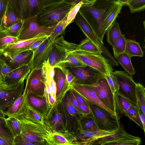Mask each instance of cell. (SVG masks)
<instances>
[{
  "label": "cell",
  "mask_w": 145,
  "mask_h": 145,
  "mask_svg": "<svg viewBox=\"0 0 145 145\" xmlns=\"http://www.w3.org/2000/svg\"></svg>",
  "instance_id": "003e7915"
},
{
  "label": "cell",
  "mask_w": 145,
  "mask_h": 145,
  "mask_svg": "<svg viewBox=\"0 0 145 145\" xmlns=\"http://www.w3.org/2000/svg\"><path fill=\"white\" fill-rule=\"evenodd\" d=\"M139 111L140 117L141 122L144 129H145V114H144L142 111L140 110L139 109Z\"/></svg>",
  "instance_id": "6f0895ef"
},
{
  "label": "cell",
  "mask_w": 145,
  "mask_h": 145,
  "mask_svg": "<svg viewBox=\"0 0 145 145\" xmlns=\"http://www.w3.org/2000/svg\"><path fill=\"white\" fill-rule=\"evenodd\" d=\"M46 37H49L39 36L29 39L19 40L8 46L1 52H3L12 57L22 52L29 50L30 46L33 43Z\"/></svg>",
  "instance_id": "e0dca14e"
},
{
  "label": "cell",
  "mask_w": 145,
  "mask_h": 145,
  "mask_svg": "<svg viewBox=\"0 0 145 145\" xmlns=\"http://www.w3.org/2000/svg\"><path fill=\"white\" fill-rule=\"evenodd\" d=\"M48 98L49 103L51 105H53L55 103L56 101V99L50 93L48 94Z\"/></svg>",
  "instance_id": "91938a15"
},
{
  "label": "cell",
  "mask_w": 145,
  "mask_h": 145,
  "mask_svg": "<svg viewBox=\"0 0 145 145\" xmlns=\"http://www.w3.org/2000/svg\"><path fill=\"white\" fill-rule=\"evenodd\" d=\"M6 126L13 138L21 134L20 122L18 119L11 116L5 119Z\"/></svg>",
  "instance_id": "f1b7e54d"
},
{
  "label": "cell",
  "mask_w": 145,
  "mask_h": 145,
  "mask_svg": "<svg viewBox=\"0 0 145 145\" xmlns=\"http://www.w3.org/2000/svg\"><path fill=\"white\" fill-rule=\"evenodd\" d=\"M131 57L130 56L125 52L119 54L115 58L125 72L132 75L135 74V72L131 61Z\"/></svg>",
  "instance_id": "83f0119b"
},
{
  "label": "cell",
  "mask_w": 145,
  "mask_h": 145,
  "mask_svg": "<svg viewBox=\"0 0 145 145\" xmlns=\"http://www.w3.org/2000/svg\"><path fill=\"white\" fill-rule=\"evenodd\" d=\"M131 57L133 56L143 57V52L139 42L135 40L126 39L125 52Z\"/></svg>",
  "instance_id": "484cf974"
},
{
  "label": "cell",
  "mask_w": 145,
  "mask_h": 145,
  "mask_svg": "<svg viewBox=\"0 0 145 145\" xmlns=\"http://www.w3.org/2000/svg\"><path fill=\"white\" fill-rule=\"evenodd\" d=\"M116 131L100 130L96 131H88L80 130L78 136L79 141L78 142V144L92 145L94 142L99 138L112 134Z\"/></svg>",
  "instance_id": "d6986e66"
},
{
  "label": "cell",
  "mask_w": 145,
  "mask_h": 145,
  "mask_svg": "<svg viewBox=\"0 0 145 145\" xmlns=\"http://www.w3.org/2000/svg\"><path fill=\"white\" fill-rule=\"evenodd\" d=\"M69 142L64 136L61 134L55 132L52 135L51 142L52 144L68 145L70 144Z\"/></svg>",
  "instance_id": "ee69618b"
},
{
  "label": "cell",
  "mask_w": 145,
  "mask_h": 145,
  "mask_svg": "<svg viewBox=\"0 0 145 145\" xmlns=\"http://www.w3.org/2000/svg\"><path fill=\"white\" fill-rule=\"evenodd\" d=\"M23 21L21 20L11 26L4 28L3 29L4 32L8 36L18 38L22 28Z\"/></svg>",
  "instance_id": "ab89813d"
},
{
  "label": "cell",
  "mask_w": 145,
  "mask_h": 145,
  "mask_svg": "<svg viewBox=\"0 0 145 145\" xmlns=\"http://www.w3.org/2000/svg\"><path fill=\"white\" fill-rule=\"evenodd\" d=\"M70 97L69 99L72 104L79 112H81L78 103L74 97L72 91L70 94Z\"/></svg>",
  "instance_id": "db71d44e"
},
{
  "label": "cell",
  "mask_w": 145,
  "mask_h": 145,
  "mask_svg": "<svg viewBox=\"0 0 145 145\" xmlns=\"http://www.w3.org/2000/svg\"><path fill=\"white\" fill-rule=\"evenodd\" d=\"M35 145L32 142H27L25 141L20 135L14 138L13 145Z\"/></svg>",
  "instance_id": "f907efd6"
},
{
  "label": "cell",
  "mask_w": 145,
  "mask_h": 145,
  "mask_svg": "<svg viewBox=\"0 0 145 145\" xmlns=\"http://www.w3.org/2000/svg\"><path fill=\"white\" fill-rule=\"evenodd\" d=\"M78 50L84 51L101 54V52L99 48L90 40L87 37L78 44Z\"/></svg>",
  "instance_id": "e575fe53"
},
{
  "label": "cell",
  "mask_w": 145,
  "mask_h": 145,
  "mask_svg": "<svg viewBox=\"0 0 145 145\" xmlns=\"http://www.w3.org/2000/svg\"><path fill=\"white\" fill-rule=\"evenodd\" d=\"M0 145H10V144L8 142L0 137Z\"/></svg>",
  "instance_id": "e7e4bbea"
},
{
  "label": "cell",
  "mask_w": 145,
  "mask_h": 145,
  "mask_svg": "<svg viewBox=\"0 0 145 145\" xmlns=\"http://www.w3.org/2000/svg\"><path fill=\"white\" fill-rule=\"evenodd\" d=\"M20 122V135L26 142L35 144H43L45 141L50 144L52 133L45 126L25 118L19 119Z\"/></svg>",
  "instance_id": "3957f363"
},
{
  "label": "cell",
  "mask_w": 145,
  "mask_h": 145,
  "mask_svg": "<svg viewBox=\"0 0 145 145\" xmlns=\"http://www.w3.org/2000/svg\"><path fill=\"white\" fill-rule=\"evenodd\" d=\"M24 80L0 91V110L5 112L24 92Z\"/></svg>",
  "instance_id": "7c38bea8"
},
{
  "label": "cell",
  "mask_w": 145,
  "mask_h": 145,
  "mask_svg": "<svg viewBox=\"0 0 145 145\" xmlns=\"http://www.w3.org/2000/svg\"><path fill=\"white\" fill-rule=\"evenodd\" d=\"M83 4V1H81L76 5L70 10L67 17V21L65 26L66 28L71 23L74 22V20L81 6Z\"/></svg>",
  "instance_id": "7bdbcfd3"
},
{
  "label": "cell",
  "mask_w": 145,
  "mask_h": 145,
  "mask_svg": "<svg viewBox=\"0 0 145 145\" xmlns=\"http://www.w3.org/2000/svg\"><path fill=\"white\" fill-rule=\"evenodd\" d=\"M84 0H63V1L66 3H74L77 4L80 2L83 1Z\"/></svg>",
  "instance_id": "6125c7cd"
},
{
  "label": "cell",
  "mask_w": 145,
  "mask_h": 145,
  "mask_svg": "<svg viewBox=\"0 0 145 145\" xmlns=\"http://www.w3.org/2000/svg\"><path fill=\"white\" fill-rule=\"evenodd\" d=\"M40 3L43 6L53 3L60 2L63 0H39Z\"/></svg>",
  "instance_id": "9f6ffc18"
},
{
  "label": "cell",
  "mask_w": 145,
  "mask_h": 145,
  "mask_svg": "<svg viewBox=\"0 0 145 145\" xmlns=\"http://www.w3.org/2000/svg\"><path fill=\"white\" fill-rule=\"evenodd\" d=\"M0 137L8 142L10 145H13L14 138L6 126L5 119L0 118Z\"/></svg>",
  "instance_id": "f35d334b"
},
{
  "label": "cell",
  "mask_w": 145,
  "mask_h": 145,
  "mask_svg": "<svg viewBox=\"0 0 145 145\" xmlns=\"http://www.w3.org/2000/svg\"><path fill=\"white\" fill-rule=\"evenodd\" d=\"M114 96L116 114L120 119L122 116L123 112L127 110L132 103L118 91L114 94Z\"/></svg>",
  "instance_id": "44dd1931"
},
{
  "label": "cell",
  "mask_w": 145,
  "mask_h": 145,
  "mask_svg": "<svg viewBox=\"0 0 145 145\" xmlns=\"http://www.w3.org/2000/svg\"><path fill=\"white\" fill-rule=\"evenodd\" d=\"M54 70V79L57 87V97L61 92L69 88V86L67 82L65 75L62 70L59 68L55 67Z\"/></svg>",
  "instance_id": "7402d4cb"
},
{
  "label": "cell",
  "mask_w": 145,
  "mask_h": 145,
  "mask_svg": "<svg viewBox=\"0 0 145 145\" xmlns=\"http://www.w3.org/2000/svg\"><path fill=\"white\" fill-rule=\"evenodd\" d=\"M86 102L97 125L101 130L115 131L118 130L120 123L118 117L113 116L99 107Z\"/></svg>",
  "instance_id": "5b68a950"
},
{
  "label": "cell",
  "mask_w": 145,
  "mask_h": 145,
  "mask_svg": "<svg viewBox=\"0 0 145 145\" xmlns=\"http://www.w3.org/2000/svg\"><path fill=\"white\" fill-rule=\"evenodd\" d=\"M112 74L116 77L119 85L118 91L137 106V83L133 80L132 75L121 71H115Z\"/></svg>",
  "instance_id": "9c48e42d"
},
{
  "label": "cell",
  "mask_w": 145,
  "mask_h": 145,
  "mask_svg": "<svg viewBox=\"0 0 145 145\" xmlns=\"http://www.w3.org/2000/svg\"><path fill=\"white\" fill-rule=\"evenodd\" d=\"M106 80L113 94L119 90V86L116 77L112 74L110 75L105 74Z\"/></svg>",
  "instance_id": "f6af8a7d"
},
{
  "label": "cell",
  "mask_w": 145,
  "mask_h": 145,
  "mask_svg": "<svg viewBox=\"0 0 145 145\" xmlns=\"http://www.w3.org/2000/svg\"><path fill=\"white\" fill-rule=\"evenodd\" d=\"M78 12L103 43V26L105 20L117 2L116 0H84Z\"/></svg>",
  "instance_id": "6da1fadb"
},
{
  "label": "cell",
  "mask_w": 145,
  "mask_h": 145,
  "mask_svg": "<svg viewBox=\"0 0 145 145\" xmlns=\"http://www.w3.org/2000/svg\"><path fill=\"white\" fill-rule=\"evenodd\" d=\"M54 44L49 37L46 39L37 50L33 52L29 65L31 69L41 68L43 63L48 59Z\"/></svg>",
  "instance_id": "9a60e30c"
},
{
  "label": "cell",
  "mask_w": 145,
  "mask_h": 145,
  "mask_svg": "<svg viewBox=\"0 0 145 145\" xmlns=\"http://www.w3.org/2000/svg\"><path fill=\"white\" fill-rule=\"evenodd\" d=\"M64 73L66 80L69 86L74 83L75 79V76L67 68H60Z\"/></svg>",
  "instance_id": "7dc6e473"
},
{
  "label": "cell",
  "mask_w": 145,
  "mask_h": 145,
  "mask_svg": "<svg viewBox=\"0 0 145 145\" xmlns=\"http://www.w3.org/2000/svg\"><path fill=\"white\" fill-rule=\"evenodd\" d=\"M19 40L17 37L7 35L4 32L2 27H0V52L8 46Z\"/></svg>",
  "instance_id": "d590c367"
},
{
  "label": "cell",
  "mask_w": 145,
  "mask_h": 145,
  "mask_svg": "<svg viewBox=\"0 0 145 145\" xmlns=\"http://www.w3.org/2000/svg\"><path fill=\"white\" fill-rule=\"evenodd\" d=\"M126 133L123 125L120 123L119 129L114 133L99 138L94 142L92 145H110L112 142L124 135Z\"/></svg>",
  "instance_id": "603a6c76"
},
{
  "label": "cell",
  "mask_w": 145,
  "mask_h": 145,
  "mask_svg": "<svg viewBox=\"0 0 145 145\" xmlns=\"http://www.w3.org/2000/svg\"><path fill=\"white\" fill-rule=\"evenodd\" d=\"M79 106L82 113L85 115L91 114V110L88 105L78 103Z\"/></svg>",
  "instance_id": "816d5d0a"
},
{
  "label": "cell",
  "mask_w": 145,
  "mask_h": 145,
  "mask_svg": "<svg viewBox=\"0 0 145 145\" xmlns=\"http://www.w3.org/2000/svg\"><path fill=\"white\" fill-rule=\"evenodd\" d=\"M70 53L79 60L105 74L110 75L113 69L101 54L77 50Z\"/></svg>",
  "instance_id": "277c9868"
},
{
  "label": "cell",
  "mask_w": 145,
  "mask_h": 145,
  "mask_svg": "<svg viewBox=\"0 0 145 145\" xmlns=\"http://www.w3.org/2000/svg\"><path fill=\"white\" fill-rule=\"evenodd\" d=\"M145 88L142 84L137 83L136 96L137 100V106L145 114Z\"/></svg>",
  "instance_id": "836d02e7"
},
{
  "label": "cell",
  "mask_w": 145,
  "mask_h": 145,
  "mask_svg": "<svg viewBox=\"0 0 145 145\" xmlns=\"http://www.w3.org/2000/svg\"><path fill=\"white\" fill-rule=\"evenodd\" d=\"M69 70L75 76L74 83L88 85L105 77L104 75L88 66L83 67H69Z\"/></svg>",
  "instance_id": "8fae6325"
},
{
  "label": "cell",
  "mask_w": 145,
  "mask_h": 145,
  "mask_svg": "<svg viewBox=\"0 0 145 145\" xmlns=\"http://www.w3.org/2000/svg\"><path fill=\"white\" fill-rule=\"evenodd\" d=\"M74 21L79 26L86 37L90 40L99 48L101 55L108 62L111 63L114 62L115 58L104 43L101 41L89 24L79 12L76 15Z\"/></svg>",
  "instance_id": "ba28073f"
},
{
  "label": "cell",
  "mask_w": 145,
  "mask_h": 145,
  "mask_svg": "<svg viewBox=\"0 0 145 145\" xmlns=\"http://www.w3.org/2000/svg\"><path fill=\"white\" fill-rule=\"evenodd\" d=\"M41 68L31 69L26 78L24 89L26 92L31 93L41 98L45 94V84L42 80Z\"/></svg>",
  "instance_id": "4fadbf2b"
},
{
  "label": "cell",
  "mask_w": 145,
  "mask_h": 145,
  "mask_svg": "<svg viewBox=\"0 0 145 145\" xmlns=\"http://www.w3.org/2000/svg\"><path fill=\"white\" fill-rule=\"evenodd\" d=\"M8 0H0V27H2V22L6 11Z\"/></svg>",
  "instance_id": "681fc988"
},
{
  "label": "cell",
  "mask_w": 145,
  "mask_h": 145,
  "mask_svg": "<svg viewBox=\"0 0 145 145\" xmlns=\"http://www.w3.org/2000/svg\"><path fill=\"white\" fill-rule=\"evenodd\" d=\"M131 0H116L123 6H126V4Z\"/></svg>",
  "instance_id": "be15d7a7"
},
{
  "label": "cell",
  "mask_w": 145,
  "mask_h": 145,
  "mask_svg": "<svg viewBox=\"0 0 145 145\" xmlns=\"http://www.w3.org/2000/svg\"><path fill=\"white\" fill-rule=\"evenodd\" d=\"M76 5L63 1L44 6L36 15L37 22L42 26H54L61 21Z\"/></svg>",
  "instance_id": "7a4b0ae2"
},
{
  "label": "cell",
  "mask_w": 145,
  "mask_h": 145,
  "mask_svg": "<svg viewBox=\"0 0 145 145\" xmlns=\"http://www.w3.org/2000/svg\"><path fill=\"white\" fill-rule=\"evenodd\" d=\"M85 85L94 91L103 103L116 115L114 94L105 77Z\"/></svg>",
  "instance_id": "30bf717a"
},
{
  "label": "cell",
  "mask_w": 145,
  "mask_h": 145,
  "mask_svg": "<svg viewBox=\"0 0 145 145\" xmlns=\"http://www.w3.org/2000/svg\"><path fill=\"white\" fill-rule=\"evenodd\" d=\"M123 6L117 1V2L105 19L103 26V31L104 34L107 29L115 20L118 14L120 13Z\"/></svg>",
  "instance_id": "4dcf8cb0"
},
{
  "label": "cell",
  "mask_w": 145,
  "mask_h": 145,
  "mask_svg": "<svg viewBox=\"0 0 145 145\" xmlns=\"http://www.w3.org/2000/svg\"><path fill=\"white\" fill-rule=\"evenodd\" d=\"M8 5L22 20L36 16L44 7L39 0H8Z\"/></svg>",
  "instance_id": "8992f818"
},
{
  "label": "cell",
  "mask_w": 145,
  "mask_h": 145,
  "mask_svg": "<svg viewBox=\"0 0 145 145\" xmlns=\"http://www.w3.org/2000/svg\"><path fill=\"white\" fill-rule=\"evenodd\" d=\"M5 63V61L0 57V80L3 81L2 74V70Z\"/></svg>",
  "instance_id": "94428289"
},
{
  "label": "cell",
  "mask_w": 145,
  "mask_h": 145,
  "mask_svg": "<svg viewBox=\"0 0 145 145\" xmlns=\"http://www.w3.org/2000/svg\"><path fill=\"white\" fill-rule=\"evenodd\" d=\"M126 39L124 35L121 33L112 46L114 56L115 58L119 54L125 52Z\"/></svg>",
  "instance_id": "8d00e7d4"
},
{
  "label": "cell",
  "mask_w": 145,
  "mask_h": 145,
  "mask_svg": "<svg viewBox=\"0 0 145 145\" xmlns=\"http://www.w3.org/2000/svg\"><path fill=\"white\" fill-rule=\"evenodd\" d=\"M81 129L84 131H96L100 130L97 125L91 114L83 116L80 119Z\"/></svg>",
  "instance_id": "4316f807"
},
{
  "label": "cell",
  "mask_w": 145,
  "mask_h": 145,
  "mask_svg": "<svg viewBox=\"0 0 145 145\" xmlns=\"http://www.w3.org/2000/svg\"><path fill=\"white\" fill-rule=\"evenodd\" d=\"M11 85H9L4 81L0 80V91L8 88Z\"/></svg>",
  "instance_id": "680465c9"
},
{
  "label": "cell",
  "mask_w": 145,
  "mask_h": 145,
  "mask_svg": "<svg viewBox=\"0 0 145 145\" xmlns=\"http://www.w3.org/2000/svg\"><path fill=\"white\" fill-rule=\"evenodd\" d=\"M26 93L27 103L31 107L35 109L40 108L42 107L45 104L46 100L45 99L37 98L31 93Z\"/></svg>",
  "instance_id": "60d3db41"
},
{
  "label": "cell",
  "mask_w": 145,
  "mask_h": 145,
  "mask_svg": "<svg viewBox=\"0 0 145 145\" xmlns=\"http://www.w3.org/2000/svg\"><path fill=\"white\" fill-rule=\"evenodd\" d=\"M123 114L127 117L131 121L137 124L145 133V129L143 127L140 118L139 109L136 106L132 103L128 109L123 112Z\"/></svg>",
  "instance_id": "1f68e13d"
},
{
  "label": "cell",
  "mask_w": 145,
  "mask_h": 145,
  "mask_svg": "<svg viewBox=\"0 0 145 145\" xmlns=\"http://www.w3.org/2000/svg\"><path fill=\"white\" fill-rule=\"evenodd\" d=\"M68 14L57 25L53 30L49 37L54 42L55 39L59 36L65 34V26L67 21Z\"/></svg>",
  "instance_id": "74e56055"
},
{
  "label": "cell",
  "mask_w": 145,
  "mask_h": 145,
  "mask_svg": "<svg viewBox=\"0 0 145 145\" xmlns=\"http://www.w3.org/2000/svg\"><path fill=\"white\" fill-rule=\"evenodd\" d=\"M33 55V52L28 50L12 57L3 52H0V57L12 70L24 65H29Z\"/></svg>",
  "instance_id": "2e32d148"
},
{
  "label": "cell",
  "mask_w": 145,
  "mask_h": 145,
  "mask_svg": "<svg viewBox=\"0 0 145 145\" xmlns=\"http://www.w3.org/2000/svg\"><path fill=\"white\" fill-rule=\"evenodd\" d=\"M27 104L26 94L24 90L23 93L7 109L5 112L6 116H14L18 118L26 111Z\"/></svg>",
  "instance_id": "ac0fdd59"
},
{
  "label": "cell",
  "mask_w": 145,
  "mask_h": 145,
  "mask_svg": "<svg viewBox=\"0 0 145 145\" xmlns=\"http://www.w3.org/2000/svg\"><path fill=\"white\" fill-rule=\"evenodd\" d=\"M72 91L78 103L88 105L86 101L81 96L75 92L73 91Z\"/></svg>",
  "instance_id": "11a10c76"
},
{
  "label": "cell",
  "mask_w": 145,
  "mask_h": 145,
  "mask_svg": "<svg viewBox=\"0 0 145 145\" xmlns=\"http://www.w3.org/2000/svg\"><path fill=\"white\" fill-rule=\"evenodd\" d=\"M87 66L79 60L71 53L66 58L56 66L55 67L63 68L68 67H83Z\"/></svg>",
  "instance_id": "d6a6232c"
},
{
  "label": "cell",
  "mask_w": 145,
  "mask_h": 145,
  "mask_svg": "<svg viewBox=\"0 0 145 145\" xmlns=\"http://www.w3.org/2000/svg\"><path fill=\"white\" fill-rule=\"evenodd\" d=\"M67 56L54 44L48 57L49 63L54 68L60 63L64 60Z\"/></svg>",
  "instance_id": "cb8c5ba5"
},
{
  "label": "cell",
  "mask_w": 145,
  "mask_h": 145,
  "mask_svg": "<svg viewBox=\"0 0 145 145\" xmlns=\"http://www.w3.org/2000/svg\"><path fill=\"white\" fill-rule=\"evenodd\" d=\"M6 115L5 113L0 110V118L3 119H5Z\"/></svg>",
  "instance_id": "03108f58"
},
{
  "label": "cell",
  "mask_w": 145,
  "mask_h": 145,
  "mask_svg": "<svg viewBox=\"0 0 145 145\" xmlns=\"http://www.w3.org/2000/svg\"><path fill=\"white\" fill-rule=\"evenodd\" d=\"M126 6L129 7L131 13L143 11L145 8V0H131Z\"/></svg>",
  "instance_id": "b9f144b4"
},
{
  "label": "cell",
  "mask_w": 145,
  "mask_h": 145,
  "mask_svg": "<svg viewBox=\"0 0 145 145\" xmlns=\"http://www.w3.org/2000/svg\"><path fill=\"white\" fill-rule=\"evenodd\" d=\"M69 88L79 95L86 101L96 105L112 115L117 117L100 100L95 91L85 85L73 83L70 86Z\"/></svg>",
  "instance_id": "5bb4252c"
},
{
  "label": "cell",
  "mask_w": 145,
  "mask_h": 145,
  "mask_svg": "<svg viewBox=\"0 0 145 145\" xmlns=\"http://www.w3.org/2000/svg\"><path fill=\"white\" fill-rule=\"evenodd\" d=\"M49 37H44L41 39L37 41L32 44L29 47V50L32 51L33 52L35 51L45 40Z\"/></svg>",
  "instance_id": "f5cc1de1"
},
{
  "label": "cell",
  "mask_w": 145,
  "mask_h": 145,
  "mask_svg": "<svg viewBox=\"0 0 145 145\" xmlns=\"http://www.w3.org/2000/svg\"><path fill=\"white\" fill-rule=\"evenodd\" d=\"M31 70L29 65L13 69L5 76L4 81L9 85L18 83L26 79Z\"/></svg>",
  "instance_id": "ffe728a7"
},
{
  "label": "cell",
  "mask_w": 145,
  "mask_h": 145,
  "mask_svg": "<svg viewBox=\"0 0 145 145\" xmlns=\"http://www.w3.org/2000/svg\"><path fill=\"white\" fill-rule=\"evenodd\" d=\"M107 41L113 46L121 34L118 23L115 21L106 30Z\"/></svg>",
  "instance_id": "d4e9b609"
},
{
  "label": "cell",
  "mask_w": 145,
  "mask_h": 145,
  "mask_svg": "<svg viewBox=\"0 0 145 145\" xmlns=\"http://www.w3.org/2000/svg\"><path fill=\"white\" fill-rule=\"evenodd\" d=\"M57 25L51 27L41 26L37 22V16H35L24 20L18 38L19 40H21L29 39L39 36L50 37Z\"/></svg>",
  "instance_id": "52a82bcc"
},
{
  "label": "cell",
  "mask_w": 145,
  "mask_h": 145,
  "mask_svg": "<svg viewBox=\"0 0 145 145\" xmlns=\"http://www.w3.org/2000/svg\"><path fill=\"white\" fill-rule=\"evenodd\" d=\"M51 122L55 127L62 126L64 128V126L61 115L59 113L54 115L52 118Z\"/></svg>",
  "instance_id": "c3c4849f"
},
{
  "label": "cell",
  "mask_w": 145,
  "mask_h": 145,
  "mask_svg": "<svg viewBox=\"0 0 145 145\" xmlns=\"http://www.w3.org/2000/svg\"><path fill=\"white\" fill-rule=\"evenodd\" d=\"M21 20L16 15L8 4L6 11L2 19V27L3 29L11 26Z\"/></svg>",
  "instance_id": "f546056e"
},
{
  "label": "cell",
  "mask_w": 145,
  "mask_h": 145,
  "mask_svg": "<svg viewBox=\"0 0 145 145\" xmlns=\"http://www.w3.org/2000/svg\"><path fill=\"white\" fill-rule=\"evenodd\" d=\"M65 103L67 111L70 115L75 116H78L81 118L83 115L76 108L68 98H66Z\"/></svg>",
  "instance_id": "bcb514c9"
}]
</instances>
